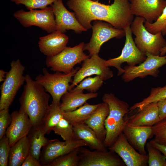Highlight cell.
Returning <instances> with one entry per match:
<instances>
[{
    "label": "cell",
    "instance_id": "23",
    "mask_svg": "<svg viewBox=\"0 0 166 166\" xmlns=\"http://www.w3.org/2000/svg\"><path fill=\"white\" fill-rule=\"evenodd\" d=\"M83 91L71 90L65 94L61 98V109L65 112L73 111L83 105L88 100L98 96L96 93H84Z\"/></svg>",
    "mask_w": 166,
    "mask_h": 166
},
{
    "label": "cell",
    "instance_id": "5",
    "mask_svg": "<svg viewBox=\"0 0 166 166\" xmlns=\"http://www.w3.org/2000/svg\"><path fill=\"white\" fill-rule=\"evenodd\" d=\"M77 67L68 73L56 71L54 73H50L45 68L42 69L43 74L37 76L35 80L41 85L45 91L50 94L53 101L60 104L62 96L69 91L70 82L72 78L80 69Z\"/></svg>",
    "mask_w": 166,
    "mask_h": 166
},
{
    "label": "cell",
    "instance_id": "36",
    "mask_svg": "<svg viewBox=\"0 0 166 166\" xmlns=\"http://www.w3.org/2000/svg\"><path fill=\"white\" fill-rule=\"evenodd\" d=\"M154 140L157 143L166 145V117L152 126Z\"/></svg>",
    "mask_w": 166,
    "mask_h": 166
},
{
    "label": "cell",
    "instance_id": "10",
    "mask_svg": "<svg viewBox=\"0 0 166 166\" xmlns=\"http://www.w3.org/2000/svg\"><path fill=\"white\" fill-rule=\"evenodd\" d=\"M92 34L89 42L85 44L84 50H87L89 56L98 54L102 45L113 38H120L125 36L124 30L117 29L109 23L102 21H93Z\"/></svg>",
    "mask_w": 166,
    "mask_h": 166
},
{
    "label": "cell",
    "instance_id": "15",
    "mask_svg": "<svg viewBox=\"0 0 166 166\" xmlns=\"http://www.w3.org/2000/svg\"><path fill=\"white\" fill-rule=\"evenodd\" d=\"M86 142L82 140L77 139L61 141L57 139L49 140L43 148L40 161L42 166H45L57 158L81 147L87 146Z\"/></svg>",
    "mask_w": 166,
    "mask_h": 166
},
{
    "label": "cell",
    "instance_id": "18",
    "mask_svg": "<svg viewBox=\"0 0 166 166\" xmlns=\"http://www.w3.org/2000/svg\"><path fill=\"white\" fill-rule=\"evenodd\" d=\"M132 14L152 23L156 21L166 6V0H129Z\"/></svg>",
    "mask_w": 166,
    "mask_h": 166
},
{
    "label": "cell",
    "instance_id": "19",
    "mask_svg": "<svg viewBox=\"0 0 166 166\" xmlns=\"http://www.w3.org/2000/svg\"><path fill=\"white\" fill-rule=\"evenodd\" d=\"M130 144L140 154L147 155V140L153 136L152 126H133L126 124L122 132Z\"/></svg>",
    "mask_w": 166,
    "mask_h": 166
},
{
    "label": "cell",
    "instance_id": "22",
    "mask_svg": "<svg viewBox=\"0 0 166 166\" xmlns=\"http://www.w3.org/2000/svg\"><path fill=\"white\" fill-rule=\"evenodd\" d=\"M109 113L108 105L103 102L100 104L85 122L94 131L98 139L103 143L106 133L105 122Z\"/></svg>",
    "mask_w": 166,
    "mask_h": 166
},
{
    "label": "cell",
    "instance_id": "14",
    "mask_svg": "<svg viewBox=\"0 0 166 166\" xmlns=\"http://www.w3.org/2000/svg\"><path fill=\"white\" fill-rule=\"evenodd\" d=\"M108 149L116 153L127 166H147L148 155L140 154L130 144L121 133Z\"/></svg>",
    "mask_w": 166,
    "mask_h": 166
},
{
    "label": "cell",
    "instance_id": "31",
    "mask_svg": "<svg viewBox=\"0 0 166 166\" xmlns=\"http://www.w3.org/2000/svg\"><path fill=\"white\" fill-rule=\"evenodd\" d=\"M103 81L99 76L85 78L71 90H84L85 89L90 93H95L103 85Z\"/></svg>",
    "mask_w": 166,
    "mask_h": 166
},
{
    "label": "cell",
    "instance_id": "33",
    "mask_svg": "<svg viewBox=\"0 0 166 166\" xmlns=\"http://www.w3.org/2000/svg\"><path fill=\"white\" fill-rule=\"evenodd\" d=\"M145 147L148 152L149 166H166V158L161 152L153 147L149 142L146 143Z\"/></svg>",
    "mask_w": 166,
    "mask_h": 166
},
{
    "label": "cell",
    "instance_id": "39",
    "mask_svg": "<svg viewBox=\"0 0 166 166\" xmlns=\"http://www.w3.org/2000/svg\"><path fill=\"white\" fill-rule=\"evenodd\" d=\"M40 161L31 155L29 154L26 157L21 166H42Z\"/></svg>",
    "mask_w": 166,
    "mask_h": 166
},
{
    "label": "cell",
    "instance_id": "38",
    "mask_svg": "<svg viewBox=\"0 0 166 166\" xmlns=\"http://www.w3.org/2000/svg\"><path fill=\"white\" fill-rule=\"evenodd\" d=\"M11 121L9 109L0 110V139L5 135L6 130Z\"/></svg>",
    "mask_w": 166,
    "mask_h": 166
},
{
    "label": "cell",
    "instance_id": "1",
    "mask_svg": "<svg viewBox=\"0 0 166 166\" xmlns=\"http://www.w3.org/2000/svg\"><path fill=\"white\" fill-rule=\"evenodd\" d=\"M66 5L73 10L80 24L87 30L92 21L108 22L116 28L124 30L134 19L129 0H113L111 5L91 0H68Z\"/></svg>",
    "mask_w": 166,
    "mask_h": 166
},
{
    "label": "cell",
    "instance_id": "30",
    "mask_svg": "<svg viewBox=\"0 0 166 166\" xmlns=\"http://www.w3.org/2000/svg\"><path fill=\"white\" fill-rule=\"evenodd\" d=\"M79 149L57 158L45 166H78Z\"/></svg>",
    "mask_w": 166,
    "mask_h": 166
},
{
    "label": "cell",
    "instance_id": "17",
    "mask_svg": "<svg viewBox=\"0 0 166 166\" xmlns=\"http://www.w3.org/2000/svg\"><path fill=\"white\" fill-rule=\"evenodd\" d=\"M11 121L7 128L6 135L11 147L21 138L28 135L33 128L28 115L21 109L14 111L11 114Z\"/></svg>",
    "mask_w": 166,
    "mask_h": 166
},
{
    "label": "cell",
    "instance_id": "27",
    "mask_svg": "<svg viewBox=\"0 0 166 166\" xmlns=\"http://www.w3.org/2000/svg\"><path fill=\"white\" fill-rule=\"evenodd\" d=\"M45 135L40 126L36 128L33 127L27 135L29 141V154L39 161L42 148L49 140Z\"/></svg>",
    "mask_w": 166,
    "mask_h": 166
},
{
    "label": "cell",
    "instance_id": "41",
    "mask_svg": "<svg viewBox=\"0 0 166 166\" xmlns=\"http://www.w3.org/2000/svg\"><path fill=\"white\" fill-rule=\"evenodd\" d=\"M149 142L153 147L162 153L166 158V145L158 143L155 141L153 139L151 140Z\"/></svg>",
    "mask_w": 166,
    "mask_h": 166
},
{
    "label": "cell",
    "instance_id": "37",
    "mask_svg": "<svg viewBox=\"0 0 166 166\" xmlns=\"http://www.w3.org/2000/svg\"><path fill=\"white\" fill-rule=\"evenodd\" d=\"M11 146L6 135L0 139V166H8Z\"/></svg>",
    "mask_w": 166,
    "mask_h": 166
},
{
    "label": "cell",
    "instance_id": "25",
    "mask_svg": "<svg viewBox=\"0 0 166 166\" xmlns=\"http://www.w3.org/2000/svg\"><path fill=\"white\" fill-rule=\"evenodd\" d=\"M29 152V141L27 136L21 138L11 147L8 166H21Z\"/></svg>",
    "mask_w": 166,
    "mask_h": 166
},
{
    "label": "cell",
    "instance_id": "32",
    "mask_svg": "<svg viewBox=\"0 0 166 166\" xmlns=\"http://www.w3.org/2000/svg\"><path fill=\"white\" fill-rule=\"evenodd\" d=\"M166 98V85L162 87L152 88L149 95L141 101L134 105L135 108L140 109L152 102H157Z\"/></svg>",
    "mask_w": 166,
    "mask_h": 166
},
{
    "label": "cell",
    "instance_id": "34",
    "mask_svg": "<svg viewBox=\"0 0 166 166\" xmlns=\"http://www.w3.org/2000/svg\"><path fill=\"white\" fill-rule=\"evenodd\" d=\"M146 29L150 32L156 34L161 32L163 36L166 34V6L160 15L154 22L150 23L145 21L144 23Z\"/></svg>",
    "mask_w": 166,
    "mask_h": 166
},
{
    "label": "cell",
    "instance_id": "11",
    "mask_svg": "<svg viewBox=\"0 0 166 166\" xmlns=\"http://www.w3.org/2000/svg\"><path fill=\"white\" fill-rule=\"evenodd\" d=\"M146 58L138 66H126L122 76L125 82L131 81L137 77L143 78L148 75L157 77L160 72L159 69L166 64V55L146 54Z\"/></svg>",
    "mask_w": 166,
    "mask_h": 166
},
{
    "label": "cell",
    "instance_id": "13",
    "mask_svg": "<svg viewBox=\"0 0 166 166\" xmlns=\"http://www.w3.org/2000/svg\"><path fill=\"white\" fill-rule=\"evenodd\" d=\"M78 166H124L121 158L115 152L109 151L91 150L84 147L78 150Z\"/></svg>",
    "mask_w": 166,
    "mask_h": 166
},
{
    "label": "cell",
    "instance_id": "16",
    "mask_svg": "<svg viewBox=\"0 0 166 166\" xmlns=\"http://www.w3.org/2000/svg\"><path fill=\"white\" fill-rule=\"evenodd\" d=\"M50 6L54 15L57 30L64 33L67 30H72L79 34L87 31L78 21L75 13L65 7L63 0H57Z\"/></svg>",
    "mask_w": 166,
    "mask_h": 166
},
{
    "label": "cell",
    "instance_id": "43",
    "mask_svg": "<svg viewBox=\"0 0 166 166\" xmlns=\"http://www.w3.org/2000/svg\"><path fill=\"white\" fill-rule=\"evenodd\" d=\"M166 54V46L162 49L160 50V56H163L165 55Z\"/></svg>",
    "mask_w": 166,
    "mask_h": 166
},
{
    "label": "cell",
    "instance_id": "40",
    "mask_svg": "<svg viewBox=\"0 0 166 166\" xmlns=\"http://www.w3.org/2000/svg\"><path fill=\"white\" fill-rule=\"evenodd\" d=\"M157 103L160 121L166 117V98L159 101Z\"/></svg>",
    "mask_w": 166,
    "mask_h": 166
},
{
    "label": "cell",
    "instance_id": "6",
    "mask_svg": "<svg viewBox=\"0 0 166 166\" xmlns=\"http://www.w3.org/2000/svg\"><path fill=\"white\" fill-rule=\"evenodd\" d=\"M10 65V70L6 72L0 88V110L9 109L18 91L25 82V76L23 75L25 68L20 60H13Z\"/></svg>",
    "mask_w": 166,
    "mask_h": 166
},
{
    "label": "cell",
    "instance_id": "28",
    "mask_svg": "<svg viewBox=\"0 0 166 166\" xmlns=\"http://www.w3.org/2000/svg\"><path fill=\"white\" fill-rule=\"evenodd\" d=\"M60 104L53 101L43 120L41 127L43 133L49 134L64 117V111L60 108Z\"/></svg>",
    "mask_w": 166,
    "mask_h": 166
},
{
    "label": "cell",
    "instance_id": "26",
    "mask_svg": "<svg viewBox=\"0 0 166 166\" xmlns=\"http://www.w3.org/2000/svg\"><path fill=\"white\" fill-rule=\"evenodd\" d=\"M100 104L91 105L86 102L73 111L64 112V117L73 126L76 124L85 123Z\"/></svg>",
    "mask_w": 166,
    "mask_h": 166
},
{
    "label": "cell",
    "instance_id": "9",
    "mask_svg": "<svg viewBox=\"0 0 166 166\" xmlns=\"http://www.w3.org/2000/svg\"><path fill=\"white\" fill-rule=\"evenodd\" d=\"M124 30L126 39L121 54L105 61L107 66L114 67L118 70V76L122 75L124 72V69L121 67L123 63L126 62L128 65L135 66L141 63L146 58V55L141 52L136 45L130 26L126 27Z\"/></svg>",
    "mask_w": 166,
    "mask_h": 166
},
{
    "label": "cell",
    "instance_id": "44",
    "mask_svg": "<svg viewBox=\"0 0 166 166\" xmlns=\"http://www.w3.org/2000/svg\"><path fill=\"white\" fill-rule=\"evenodd\" d=\"M92 0V1H98L99 0Z\"/></svg>",
    "mask_w": 166,
    "mask_h": 166
},
{
    "label": "cell",
    "instance_id": "35",
    "mask_svg": "<svg viewBox=\"0 0 166 166\" xmlns=\"http://www.w3.org/2000/svg\"><path fill=\"white\" fill-rule=\"evenodd\" d=\"M16 4L24 5L29 10L42 9L51 6L57 0H10Z\"/></svg>",
    "mask_w": 166,
    "mask_h": 166
},
{
    "label": "cell",
    "instance_id": "20",
    "mask_svg": "<svg viewBox=\"0 0 166 166\" xmlns=\"http://www.w3.org/2000/svg\"><path fill=\"white\" fill-rule=\"evenodd\" d=\"M39 39L40 50L47 57L53 56L60 53L66 47L69 41L67 35L57 30Z\"/></svg>",
    "mask_w": 166,
    "mask_h": 166
},
{
    "label": "cell",
    "instance_id": "7",
    "mask_svg": "<svg viewBox=\"0 0 166 166\" xmlns=\"http://www.w3.org/2000/svg\"><path fill=\"white\" fill-rule=\"evenodd\" d=\"M84 45L85 43L82 42L73 47L66 46L57 54L47 57V67L54 71L65 73L70 72L76 65L80 64L89 57L84 52Z\"/></svg>",
    "mask_w": 166,
    "mask_h": 166
},
{
    "label": "cell",
    "instance_id": "2",
    "mask_svg": "<svg viewBox=\"0 0 166 166\" xmlns=\"http://www.w3.org/2000/svg\"><path fill=\"white\" fill-rule=\"evenodd\" d=\"M19 99L20 108L28 116L34 128L41 126L49 108L50 97L44 88L28 74Z\"/></svg>",
    "mask_w": 166,
    "mask_h": 166
},
{
    "label": "cell",
    "instance_id": "8",
    "mask_svg": "<svg viewBox=\"0 0 166 166\" xmlns=\"http://www.w3.org/2000/svg\"><path fill=\"white\" fill-rule=\"evenodd\" d=\"M13 16L25 27L36 26L49 34L56 30L54 15L50 6L28 11L21 9L15 12Z\"/></svg>",
    "mask_w": 166,
    "mask_h": 166
},
{
    "label": "cell",
    "instance_id": "3",
    "mask_svg": "<svg viewBox=\"0 0 166 166\" xmlns=\"http://www.w3.org/2000/svg\"><path fill=\"white\" fill-rule=\"evenodd\" d=\"M102 100L108 105L109 113L105 122L106 133L104 142L105 146H111L123 132L130 112L128 103L122 101L113 93H105Z\"/></svg>",
    "mask_w": 166,
    "mask_h": 166
},
{
    "label": "cell",
    "instance_id": "42",
    "mask_svg": "<svg viewBox=\"0 0 166 166\" xmlns=\"http://www.w3.org/2000/svg\"><path fill=\"white\" fill-rule=\"evenodd\" d=\"M6 72L3 70H0V82H1L4 81L6 76Z\"/></svg>",
    "mask_w": 166,
    "mask_h": 166
},
{
    "label": "cell",
    "instance_id": "29",
    "mask_svg": "<svg viewBox=\"0 0 166 166\" xmlns=\"http://www.w3.org/2000/svg\"><path fill=\"white\" fill-rule=\"evenodd\" d=\"M54 133L60 136L65 141H69L77 140L73 126L64 117L53 129Z\"/></svg>",
    "mask_w": 166,
    "mask_h": 166
},
{
    "label": "cell",
    "instance_id": "24",
    "mask_svg": "<svg viewBox=\"0 0 166 166\" xmlns=\"http://www.w3.org/2000/svg\"><path fill=\"white\" fill-rule=\"evenodd\" d=\"M73 127L77 139L85 141L87 147L92 150H108L104 143L98 139L94 131L85 123L75 124Z\"/></svg>",
    "mask_w": 166,
    "mask_h": 166
},
{
    "label": "cell",
    "instance_id": "4",
    "mask_svg": "<svg viewBox=\"0 0 166 166\" xmlns=\"http://www.w3.org/2000/svg\"><path fill=\"white\" fill-rule=\"evenodd\" d=\"M145 19L136 16L130 26L135 36L134 42L137 47L143 53L160 55L162 49L166 46V41L161 32L153 34L145 28Z\"/></svg>",
    "mask_w": 166,
    "mask_h": 166
},
{
    "label": "cell",
    "instance_id": "21",
    "mask_svg": "<svg viewBox=\"0 0 166 166\" xmlns=\"http://www.w3.org/2000/svg\"><path fill=\"white\" fill-rule=\"evenodd\" d=\"M160 121L157 102L150 103L127 120L126 124L133 126H152Z\"/></svg>",
    "mask_w": 166,
    "mask_h": 166
},
{
    "label": "cell",
    "instance_id": "12",
    "mask_svg": "<svg viewBox=\"0 0 166 166\" xmlns=\"http://www.w3.org/2000/svg\"><path fill=\"white\" fill-rule=\"evenodd\" d=\"M106 60L95 54L83 61L81 68L73 77L69 91L71 90L83 79L87 77L95 75L100 76L104 81L113 77V74L109 67L105 64Z\"/></svg>",
    "mask_w": 166,
    "mask_h": 166
}]
</instances>
